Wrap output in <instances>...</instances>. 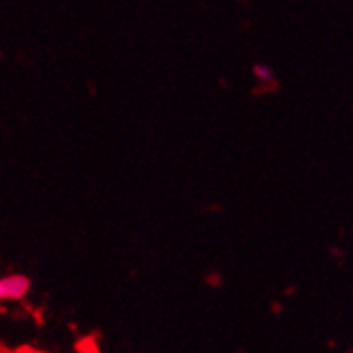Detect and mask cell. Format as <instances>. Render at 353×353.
Returning <instances> with one entry per match:
<instances>
[{"instance_id": "cell-1", "label": "cell", "mask_w": 353, "mask_h": 353, "mask_svg": "<svg viewBox=\"0 0 353 353\" xmlns=\"http://www.w3.org/2000/svg\"><path fill=\"white\" fill-rule=\"evenodd\" d=\"M30 290V281L23 275L0 277V301H21Z\"/></svg>"}, {"instance_id": "cell-2", "label": "cell", "mask_w": 353, "mask_h": 353, "mask_svg": "<svg viewBox=\"0 0 353 353\" xmlns=\"http://www.w3.org/2000/svg\"><path fill=\"white\" fill-rule=\"evenodd\" d=\"M254 77L259 79V83H263V85H273L275 83V74H273V70L269 68V66H256L254 68Z\"/></svg>"}]
</instances>
